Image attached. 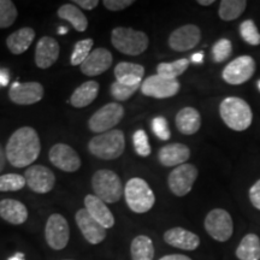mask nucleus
<instances>
[{
    "instance_id": "f257e3e1",
    "label": "nucleus",
    "mask_w": 260,
    "mask_h": 260,
    "mask_svg": "<svg viewBox=\"0 0 260 260\" xmlns=\"http://www.w3.org/2000/svg\"><path fill=\"white\" fill-rule=\"evenodd\" d=\"M8 161L15 168H27L39 158L41 142L37 130L23 126L15 130L5 147Z\"/></svg>"
},
{
    "instance_id": "f03ea898",
    "label": "nucleus",
    "mask_w": 260,
    "mask_h": 260,
    "mask_svg": "<svg viewBox=\"0 0 260 260\" xmlns=\"http://www.w3.org/2000/svg\"><path fill=\"white\" fill-rule=\"evenodd\" d=\"M219 115L228 128L234 132H245L253 121L251 106L239 96L225 98L219 105Z\"/></svg>"
},
{
    "instance_id": "7ed1b4c3",
    "label": "nucleus",
    "mask_w": 260,
    "mask_h": 260,
    "mask_svg": "<svg viewBox=\"0 0 260 260\" xmlns=\"http://www.w3.org/2000/svg\"><path fill=\"white\" fill-rule=\"evenodd\" d=\"M88 149L94 157L103 160H115L125 149V139L122 130L113 129L94 136L88 142Z\"/></svg>"
},
{
    "instance_id": "20e7f679",
    "label": "nucleus",
    "mask_w": 260,
    "mask_h": 260,
    "mask_svg": "<svg viewBox=\"0 0 260 260\" xmlns=\"http://www.w3.org/2000/svg\"><path fill=\"white\" fill-rule=\"evenodd\" d=\"M113 47L126 56H139L148 48L149 39L144 31L133 28L117 27L111 32Z\"/></svg>"
},
{
    "instance_id": "39448f33",
    "label": "nucleus",
    "mask_w": 260,
    "mask_h": 260,
    "mask_svg": "<svg viewBox=\"0 0 260 260\" xmlns=\"http://www.w3.org/2000/svg\"><path fill=\"white\" fill-rule=\"evenodd\" d=\"M124 197L126 205L133 212L146 213L155 204L153 190L144 178L134 177L126 182L124 187Z\"/></svg>"
},
{
    "instance_id": "423d86ee",
    "label": "nucleus",
    "mask_w": 260,
    "mask_h": 260,
    "mask_svg": "<svg viewBox=\"0 0 260 260\" xmlns=\"http://www.w3.org/2000/svg\"><path fill=\"white\" fill-rule=\"evenodd\" d=\"M92 187L94 193L104 203L115 204L122 198L124 188L122 180L115 171L102 169L98 170L92 177Z\"/></svg>"
},
{
    "instance_id": "0eeeda50",
    "label": "nucleus",
    "mask_w": 260,
    "mask_h": 260,
    "mask_svg": "<svg viewBox=\"0 0 260 260\" xmlns=\"http://www.w3.org/2000/svg\"><path fill=\"white\" fill-rule=\"evenodd\" d=\"M124 117V107L119 103H110L99 109L88 121L90 132L96 134L113 130V128L122 121Z\"/></svg>"
},
{
    "instance_id": "6e6552de",
    "label": "nucleus",
    "mask_w": 260,
    "mask_h": 260,
    "mask_svg": "<svg viewBox=\"0 0 260 260\" xmlns=\"http://www.w3.org/2000/svg\"><path fill=\"white\" fill-rule=\"evenodd\" d=\"M204 225L206 233L218 242H226L234 234L232 216L223 209H213L210 211L205 218Z\"/></svg>"
},
{
    "instance_id": "1a4fd4ad",
    "label": "nucleus",
    "mask_w": 260,
    "mask_h": 260,
    "mask_svg": "<svg viewBox=\"0 0 260 260\" xmlns=\"http://www.w3.org/2000/svg\"><path fill=\"white\" fill-rule=\"evenodd\" d=\"M255 69L256 63L251 56H240L226 64L223 69L222 77L228 84L240 86L252 79Z\"/></svg>"
},
{
    "instance_id": "9d476101",
    "label": "nucleus",
    "mask_w": 260,
    "mask_h": 260,
    "mask_svg": "<svg viewBox=\"0 0 260 260\" xmlns=\"http://www.w3.org/2000/svg\"><path fill=\"white\" fill-rule=\"evenodd\" d=\"M198 175H199V171L193 164L186 162L175 168L168 177V186L171 193L180 198L187 195L193 188Z\"/></svg>"
},
{
    "instance_id": "9b49d317",
    "label": "nucleus",
    "mask_w": 260,
    "mask_h": 260,
    "mask_svg": "<svg viewBox=\"0 0 260 260\" xmlns=\"http://www.w3.org/2000/svg\"><path fill=\"white\" fill-rule=\"evenodd\" d=\"M45 237L47 245L54 251H60L68 246L70 239V228L68 220L59 213L48 217L45 226Z\"/></svg>"
},
{
    "instance_id": "f8f14e48",
    "label": "nucleus",
    "mask_w": 260,
    "mask_h": 260,
    "mask_svg": "<svg viewBox=\"0 0 260 260\" xmlns=\"http://www.w3.org/2000/svg\"><path fill=\"white\" fill-rule=\"evenodd\" d=\"M181 83L178 80H169L159 75H152L142 81L141 92L144 95L154 99H168L180 92Z\"/></svg>"
},
{
    "instance_id": "ddd939ff",
    "label": "nucleus",
    "mask_w": 260,
    "mask_h": 260,
    "mask_svg": "<svg viewBox=\"0 0 260 260\" xmlns=\"http://www.w3.org/2000/svg\"><path fill=\"white\" fill-rule=\"evenodd\" d=\"M23 176L29 189L38 194L50 193L56 184L54 174L44 165H31L25 170Z\"/></svg>"
},
{
    "instance_id": "4468645a",
    "label": "nucleus",
    "mask_w": 260,
    "mask_h": 260,
    "mask_svg": "<svg viewBox=\"0 0 260 260\" xmlns=\"http://www.w3.org/2000/svg\"><path fill=\"white\" fill-rule=\"evenodd\" d=\"M50 161L65 172H75L81 168V158L73 147L67 144H56L48 152Z\"/></svg>"
},
{
    "instance_id": "2eb2a0df",
    "label": "nucleus",
    "mask_w": 260,
    "mask_h": 260,
    "mask_svg": "<svg viewBox=\"0 0 260 260\" xmlns=\"http://www.w3.org/2000/svg\"><path fill=\"white\" fill-rule=\"evenodd\" d=\"M201 30L195 24H184L174 30L169 37V46L176 52H187L199 44Z\"/></svg>"
},
{
    "instance_id": "dca6fc26",
    "label": "nucleus",
    "mask_w": 260,
    "mask_h": 260,
    "mask_svg": "<svg viewBox=\"0 0 260 260\" xmlns=\"http://www.w3.org/2000/svg\"><path fill=\"white\" fill-rule=\"evenodd\" d=\"M44 86L39 82L15 83L9 92V98L17 105H32L44 98Z\"/></svg>"
},
{
    "instance_id": "f3484780",
    "label": "nucleus",
    "mask_w": 260,
    "mask_h": 260,
    "mask_svg": "<svg viewBox=\"0 0 260 260\" xmlns=\"http://www.w3.org/2000/svg\"><path fill=\"white\" fill-rule=\"evenodd\" d=\"M77 226L80 232L82 233L84 239L90 245H99L106 239V229L100 225L90 214L87 212L86 209H81L76 212L75 216Z\"/></svg>"
},
{
    "instance_id": "a211bd4d",
    "label": "nucleus",
    "mask_w": 260,
    "mask_h": 260,
    "mask_svg": "<svg viewBox=\"0 0 260 260\" xmlns=\"http://www.w3.org/2000/svg\"><path fill=\"white\" fill-rule=\"evenodd\" d=\"M112 60L113 57L111 52L106 48L98 47L90 52L88 58L80 65V70L86 76H98L111 68Z\"/></svg>"
},
{
    "instance_id": "6ab92c4d",
    "label": "nucleus",
    "mask_w": 260,
    "mask_h": 260,
    "mask_svg": "<svg viewBox=\"0 0 260 260\" xmlns=\"http://www.w3.org/2000/svg\"><path fill=\"white\" fill-rule=\"evenodd\" d=\"M60 47L57 40L51 37H42L35 48V64L40 69H48L58 60Z\"/></svg>"
},
{
    "instance_id": "aec40b11",
    "label": "nucleus",
    "mask_w": 260,
    "mask_h": 260,
    "mask_svg": "<svg viewBox=\"0 0 260 260\" xmlns=\"http://www.w3.org/2000/svg\"><path fill=\"white\" fill-rule=\"evenodd\" d=\"M164 241L168 245L183 251H195L200 246V237L181 226L167 230L164 234Z\"/></svg>"
},
{
    "instance_id": "412c9836",
    "label": "nucleus",
    "mask_w": 260,
    "mask_h": 260,
    "mask_svg": "<svg viewBox=\"0 0 260 260\" xmlns=\"http://www.w3.org/2000/svg\"><path fill=\"white\" fill-rule=\"evenodd\" d=\"M190 157V149L187 145L175 142L161 147L158 152L159 162L162 167L177 168L182 164H186Z\"/></svg>"
},
{
    "instance_id": "4be33fe9",
    "label": "nucleus",
    "mask_w": 260,
    "mask_h": 260,
    "mask_svg": "<svg viewBox=\"0 0 260 260\" xmlns=\"http://www.w3.org/2000/svg\"><path fill=\"white\" fill-rule=\"evenodd\" d=\"M84 209L105 229L115 225V217H113L112 212L106 206V204L102 199H99L96 195L88 194L84 198Z\"/></svg>"
},
{
    "instance_id": "5701e85b",
    "label": "nucleus",
    "mask_w": 260,
    "mask_h": 260,
    "mask_svg": "<svg viewBox=\"0 0 260 260\" xmlns=\"http://www.w3.org/2000/svg\"><path fill=\"white\" fill-rule=\"evenodd\" d=\"M145 68L140 64L121 61L115 68V77L117 82L125 86H139L142 83Z\"/></svg>"
},
{
    "instance_id": "b1692460",
    "label": "nucleus",
    "mask_w": 260,
    "mask_h": 260,
    "mask_svg": "<svg viewBox=\"0 0 260 260\" xmlns=\"http://www.w3.org/2000/svg\"><path fill=\"white\" fill-rule=\"evenodd\" d=\"M0 217L10 224L19 225L28 219V210L21 201L3 199L0 200Z\"/></svg>"
},
{
    "instance_id": "393cba45",
    "label": "nucleus",
    "mask_w": 260,
    "mask_h": 260,
    "mask_svg": "<svg viewBox=\"0 0 260 260\" xmlns=\"http://www.w3.org/2000/svg\"><path fill=\"white\" fill-rule=\"evenodd\" d=\"M175 123H176V128L181 134L193 135L199 132L201 126V116L199 111L194 107H183L177 112Z\"/></svg>"
},
{
    "instance_id": "a878e982",
    "label": "nucleus",
    "mask_w": 260,
    "mask_h": 260,
    "mask_svg": "<svg viewBox=\"0 0 260 260\" xmlns=\"http://www.w3.org/2000/svg\"><path fill=\"white\" fill-rule=\"evenodd\" d=\"M35 30L30 27H24L18 29L12 34H10L8 39H6V46H8L9 51L12 54H18L24 53L25 51L30 47L35 39Z\"/></svg>"
},
{
    "instance_id": "bb28decb",
    "label": "nucleus",
    "mask_w": 260,
    "mask_h": 260,
    "mask_svg": "<svg viewBox=\"0 0 260 260\" xmlns=\"http://www.w3.org/2000/svg\"><path fill=\"white\" fill-rule=\"evenodd\" d=\"M99 93V83L95 81H87L77 87L70 96V104L76 109H83L96 99Z\"/></svg>"
},
{
    "instance_id": "cd10ccee",
    "label": "nucleus",
    "mask_w": 260,
    "mask_h": 260,
    "mask_svg": "<svg viewBox=\"0 0 260 260\" xmlns=\"http://www.w3.org/2000/svg\"><path fill=\"white\" fill-rule=\"evenodd\" d=\"M235 255L239 260H260V239L256 234H247L237 246Z\"/></svg>"
},
{
    "instance_id": "c85d7f7f",
    "label": "nucleus",
    "mask_w": 260,
    "mask_h": 260,
    "mask_svg": "<svg viewBox=\"0 0 260 260\" xmlns=\"http://www.w3.org/2000/svg\"><path fill=\"white\" fill-rule=\"evenodd\" d=\"M58 16L64 21L69 22L77 31L83 32L88 28V19L83 12L74 4H64L58 9Z\"/></svg>"
},
{
    "instance_id": "c756f323",
    "label": "nucleus",
    "mask_w": 260,
    "mask_h": 260,
    "mask_svg": "<svg viewBox=\"0 0 260 260\" xmlns=\"http://www.w3.org/2000/svg\"><path fill=\"white\" fill-rule=\"evenodd\" d=\"M130 254L132 260H153V241L146 235L136 236L130 245Z\"/></svg>"
},
{
    "instance_id": "7c9ffc66",
    "label": "nucleus",
    "mask_w": 260,
    "mask_h": 260,
    "mask_svg": "<svg viewBox=\"0 0 260 260\" xmlns=\"http://www.w3.org/2000/svg\"><path fill=\"white\" fill-rule=\"evenodd\" d=\"M246 8V0H223L218 9L219 18L225 22L235 21L245 12Z\"/></svg>"
},
{
    "instance_id": "2f4dec72",
    "label": "nucleus",
    "mask_w": 260,
    "mask_h": 260,
    "mask_svg": "<svg viewBox=\"0 0 260 260\" xmlns=\"http://www.w3.org/2000/svg\"><path fill=\"white\" fill-rule=\"evenodd\" d=\"M189 67V59L182 58V59L171 61V63H160L157 67V73L159 76L165 77L169 80H177Z\"/></svg>"
},
{
    "instance_id": "473e14b6",
    "label": "nucleus",
    "mask_w": 260,
    "mask_h": 260,
    "mask_svg": "<svg viewBox=\"0 0 260 260\" xmlns=\"http://www.w3.org/2000/svg\"><path fill=\"white\" fill-rule=\"evenodd\" d=\"M17 16L18 11L11 0H0V29L11 27Z\"/></svg>"
},
{
    "instance_id": "72a5a7b5",
    "label": "nucleus",
    "mask_w": 260,
    "mask_h": 260,
    "mask_svg": "<svg viewBox=\"0 0 260 260\" xmlns=\"http://www.w3.org/2000/svg\"><path fill=\"white\" fill-rule=\"evenodd\" d=\"M94 41L93 39H84V40H80L75 44L73 54L70 58L71 65H81L84 60L88 58V56L92 52Z\"/></svg>"
},
{
    "instance_id": "f704fd0d",
    "label": "nucleus",
    "mask_w": 260,
    "mask_h": 260,
    "mask_svg": "<svg viewBox=\"0 0 260 260\" xmlns=\"http://www.w3.org/2000/svg\"><path fill=\"white\" fill-rule=\"evenodd\" d=\"M239 31L242 40L246 44L252 45V46H258V45H260V32L253 19H246V21H243L240 24Z\"/></svg>"
},
{
    "instance_id": "c9c22d12",
    "label": "nucleus",
    "mask_w": 260,
    "mask_h": 260,
    "mask_svg": "<svg viewBox=\"0 0 260 260\" xmlns=\"http://www.w3.org/2000/svg\"><path fill=\"white\" fill-rule=\"evenodd\" d=\"M24 176L18 174H6L0 176V191H17L25 186Z\"/></svg>"
},
{
    "instance_id": "e433bc0d",
    "label": "nucleus",
    "mask_w": 260,
    "mask_h": 260,
    "mask_svg": "<svg viewBox=\"0 0 260 260\" xmlns=\"http://www.w3.org/2000/svg\"><path fill=\"white\" fill-rule=\"evenodd\" d=\"M233 44L228 39H220L213 45L212 47V58L214 63H223L228 60V58L232 56Z\"/></svg>"
},
{
    "instance_id": "4c0bfd02",
    "label": "nucleus",
    "mask_w": 260,
    "mask_h": 260,
    "mask_svg": "<svg viewBox=\"0 0 260 260\" xmlns=\"http://www.w3.org/2000/svg\"><path fill=\"white\" fill-rule=\"evenodd\" d=\"M139 88H141V84L139 86H125V84H122L119 82H113L111 84V95L117 102H125L132 98L134 94L138 92Z\"/></svg>"
},
{
    "instance_id": "58836bf2",
    "label": "nucleus",
    "mask_w": 260,
    "mask_h": 260,
    "mask_svg": "<svg viewBox=\"0 0 260 260\" xmlns=\"http://www.w3.org/2000/svg\"><path fill=\"white\" fill-rule=\"evenodd\" d=\"M133 144H134L136 153L141 155V157H148V155L151 154L152 148L148 142V136L146 134L145 130H136L134 135H133Z\"/></svg>"
},
{
    "instance_id": "ea45409f",
    "label": "nucleus",
    "mask_w": 260,
    "mask_h": 260,
    "mask_svg": "<svg viewBox=\"0 0 260 260\" xmlns=\"http://www.w3.org/2000/svg\"><path fill=\"white\" fill-rule=\"evenodd\" d=\"M151 126L154 135L157 136L158 139L162 140V141H167V140L171 138V132L170 128H169V123L164 117H155L151 123Z\"/></svg>"
},
{
    "instance_id": "a19ab883",
    "label": "nucleus",
    "mask_w": 260,
    "mask_h": 260,
    "mask_svg": "<svg viewBox=\"0 0 260 260\" xmlns=\"http://www.w3.org/2000/svg\"><path fill=\"white\" fill-rule=\"evenodd\" d=\"M104 6L110 11H122L134 4L133 0H104Z\"/></svg>"
},
{
    "instance_id": "79ce46f5",
    "label": "nucleus",
    "mask_w": 260,
    "mask_h": 260,
    "mask_svg": "<svg viewBox=\"0 0 260 260\" xmlns=\"http://www.w3.org/2000/svg\"><path fill=\"white\" fill-rule=\"evenodd\" d=\"M248 195L253 206H254L256 210L260 211V180L256 181L255 183L249 188Z\"/></svg>"
},
{
    "instance_id": "37998d69",
    "label": "nucleus",
    "mask_w": 260,
    "mask_h": 260,
    "mask_svg": "<svg viewBox=\"0 0 260 260\" xmlns=\"http://www.w3.org/2000/svg\"><path fill=\"white\" fill-rule=\"evenodd\" d=\"M74 5H79L83 10H88V11H90V10L95 9L96 6L99 5V2H98V0H75Z\"/></svg>"
},
{
    "instance_id": "c03bdc74",
    "label": "nucleus",
    "mask_w": 260,
    "mask_h": 260,
    "mask_svg": "<svg viewBox=\"0 0 260 260\" xmlns=\"http://www.w3.org/2000/svg\"><path fill=\"white\" fill-rule=\"evenodd\" d=\"M159 260H191V259L189 256L183 255V254H169V255H164Z\"/></svg>"
},
{
    "instance_id": "a18cd8bd",
    "label": "nucleus",
    "mask_w": 260,
    "mask_h": 260,
    "mask_svg": "<svg viewBox=\"0 0 260 260\" xmlns=\"http://www.w3.org/2000/svg\"><path fill=\"white\" fill-rule=\"evenodd\" d=\"M6 160H8V158H6L5 148L3 147L2 144H0V172L4 170L5 164H6Z\"/></svg>"
},
{
    "instance_id": "49530a36",
    "label": "nucleus",
    "mask_w": 260,
    "mask_h": 260,
    "mask_svg": "<svg viewBox=\"0 0 260 260\" xmlns=\"http://www.w3.org/2000/svg\"><path fill=\"white\" fill-rule=\"evenodd\" d=\"M9 83L8 71H0V87L6 86Z\"/></svg>"
},
{
    "instance_id": "de8ad7c7",
    "label": "nucleus",
    "mask_w": 260,
    "mask_h": 260,
    "mask_svg": "<svg viewBox=\"0 0 260 260\" xmlns=\"http://www.w3.org/2000/svg\"><path fill=\"white\" fill-rule=\"evenodd\" d=\"M203 57H204L203 52H199V53L194 54V56L191 57V60H193L194 63H201V60H203Z\"/></svg>"
},
{
    "instance_id": "09e8293b",
    "label": "nucleus",
    "mask_w": 260,
    "mask_h": 260,
    "mask_svg": "<svg viewBox=\"0 0 260 260\" xmlns=\"http://www.w3.org/2000/svg\"><path fill=\"white\" fill-rule=\"evenodd\" d=\"M198 4L203 6H210L214 4V0H198Z\"/></svg>"
},
{
    "instance_id": "8fccbe9b",
    "label": "nucleus",
    "mask_w": 260,
    "mask_h": 260,
    "mask_svg": "<svg viewBox=\"0 0 260 260\" xmlns=\"http://www.w3.org/2000/svg\"><path fill=\"white\" fill-rule=\"evenodd\" d=\"M9 260H24V255L22 254V253H17V254L11 256Z\"/></svg>"
},
{
    "instance_id": "3c124183",
    "label": "nucleus",
    "mask_w": 260,
    "mask_h": 260,
    "mask_svg": "<svg viewBox=\"0 0 260 260\" xmlns=\"http://www.w3.org/2000/svg\"><path fill=\"white\" fill-rule=\"evenodd\" d=\"M67 31H68L67 28H60V29H59V34H60V35L64 34V32H67Z\"/></svg>"
},
{
    "instance_id": "603ef678",
    "label": "nucleus",
    "mask_w": 260,
    "mask_h": 260,
    "mask_svg": "<svg viewBox=\"0 0 260 260\" xmlns=\"http://www.w3.org/2000/svg\"><path fill=\"white\" fill-rule=\"evenodd\" d=\"M258 88L260 89V81H259V82H258Z\"/></svg>"
},
{
    "instance_id": "864d4df0",
    "label": "nucleus",
    "mask_w": 260,
    "mask_h": 260,
    "mask_svg": "<svg viewBox=\"0 0 260 260\" xmlns=\"http://www.w3.org/2000/svg\"><path fill=\"white\" fill-rule=\"evenodd\" d=\"M64 260H73V259H64Z\"/></svg>"
}]
</instances>
